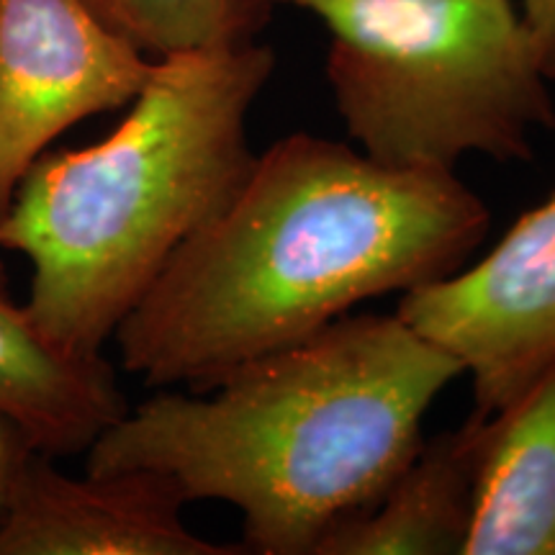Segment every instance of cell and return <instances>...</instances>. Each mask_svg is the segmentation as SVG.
<instances>
[{"instance_id":"14","label":"cell","mask_w":555,"mask_h":555,"mask_svg":"<svg viewBox=\"0 0 555 555\" xmlns=\"http://www.w3.org/2000/svg\"><path fill=\"white\" fill-rule=\"evenodd\" d=\"M0 294H9V281H5V270H3V262H0Z\"/></svg>"},{"instance_id":"11","label":"cell","mask_w":555,"mask_h":555,"mask_svg":"<svg viewBox=\"0 0 555 555\" xmlns=\"http://www.w3.org/2000/svg\"><path fill=\"white\" fill-rule=\"evenodd\" d=\"M86 5L150 60L249 41L270 16L262 0H86Z\"/></svg>"},{"instance_id":"10","label":"cell","mask_w":555,"mask_h":555,"mask_svg":"<svg viewBox=\"0 0 555 555\" xmlns=\"http://www.w3.org/2000/svg\"><path fill=\"white\" fill-rule=\"evenodd\" d=\"M483 416L422 442L371 509L332 530L317 555H463L474 522Z\"/></svg>"},{"instance_id":"12","label":"cell","mask_w":555,"mask_h":555,"mask_svg":"<svg viewBox=\"0 0 555 555\" xmlns=\"http://www.w3.org/2000/svg\"><path fill=\"white\" fill-rule=\"evenodd\" d=\"M522 16L532 44H535L540 67L545 78L555 80V0H519Z\"/></svg>"},{"instance_id":"6","label":"cell","mask_w":555,"mask_h":555,"mask_svg":"<svg viewBox=\"0 0 555 555\" xmlns=\"http://www.w3.org/2000/svg\"><path fill=\"white\" fill-rule=\"evenodd\" d=\"M152 62L86 0H0V217L54 139L127 108Z\"/></svg>"},{"instance_id":"9","label":"cell","mask_w":555,"mask_h":555,"mask_svg":"<svg viewBox=\"0 0 555 555\" xmlns=\"http://www.w3.org/2000/svg\"><path fill=\"white\" fill-rule=\"evenodd\" d=\"M463 555H555V363L483 416L474 522Z\"/></svg>"},{"instance_id":"5","label":"cell","mask_w":555,"mask_h":555,"mask_svg":"<svg viewBox=\"0 0 555 555\" xmlns=\"http://www.w3.org/2000/svg\"><path fill=\"white\" fill-rule=\"evenodd\" d=\"M397 314L453 356L489 416L555 363V189L481 260L401 294Z\"/></svg>"},{"instance_id":"4","label":"cell","mask_w":555,"mask_h":555,"mask_svg":"<svg viewBox=\"0 0 555 555\" xmlns=\"http://www.w3.org/2000/svg\"><path fill=\"white\" fill-rule=\"evenodd\" d=\"M317 16L327 82L360 152L455 172L466 155L532 159L555 129L551 80L515 0H262Z\"/></svg>"},{"instance_id":"13","label":"cell","mask_w":555,"mask_h":555,"mask_svg":"<svg viewBox=\"0 0 555 555\" xmlns=\"http://www.w3.org/2000/svg\"><path fill=\"white\" fill-rule=\"evenodd\" d=\"M31 453L34 448L24 433L0 414V519L5 515V506H9L21 468H24Z\"/></svg>"},{"instance_id":"2","label":"cell","mask_w":555,"mask_h":555,"mask_svg":"<svg viewBox=\"0 0 555 555\" xmlns=\"http://www.w3.org/2000/svg\"><path fill=\"white\" fill-rule=\"evenodd\" d=\"M457 376L461 363L399 314H345L206 391L129 406L86 470H152L185 504L240 509L247 553L317 555L386 494Z\"/></svg>"},{"instance_id":"7","label":"cell","mask_w":555,"mask_h":555,"mask_svg":"<svg viewBox=\"0 0 555 555\" xmlns=\"http://www.w3.org/2000/svg\"><path fill=\"white\" fill-rule=\"evenodd\" d=\"M29 455L0 519V555H240L196 535L185 499L152 470L69 476Z\"/></svg>"},{"instance_id":"3","label":"cell","mask_w":555,"mask_h":555,"mask_svg":"<svg viewBox=\"0 0 555 555\" xmlns=\"http://www.w3.org/2000/svg\"><path fill=\"white\" fill-rule=\"evenodd\" d=\"M275 52L249 39L152 62L127 116L80 150L44 152L0 217L31 262L26 309L73 356L103 347L253 165L249 111Z\"/></svg>"},{"instance_id":"8","label":"cell","mask_w":555,"mask_h":555,"mask_svg":"<svg viewBox=\"0 0 555 555\" xmlns=\"http://www.w3.org/2000/svg\"><path fill=\"white\" fill-rule=\"evenodd\" d=\"M127 412L129 401L106 358L62 350L37 327L26 304L0 294V414L37 453H88Z\"/></svg>"},{"instance_id":"1","label":"cell","mask_w":555,"mask_h":555,"mask_svg":"<svg viewBox=\"0 0 555 555\" xmlns=\"http://www.w3.org/2000/svg\"><path fill=\"white\" fill-rule=\"evenodd\" d=\"M489 224L455 172L391 168L296 131L255 155L129 311L114 335L119 360L152 388L206 391L358 304L455 273Z\"/></svg>"}]
</instances>
